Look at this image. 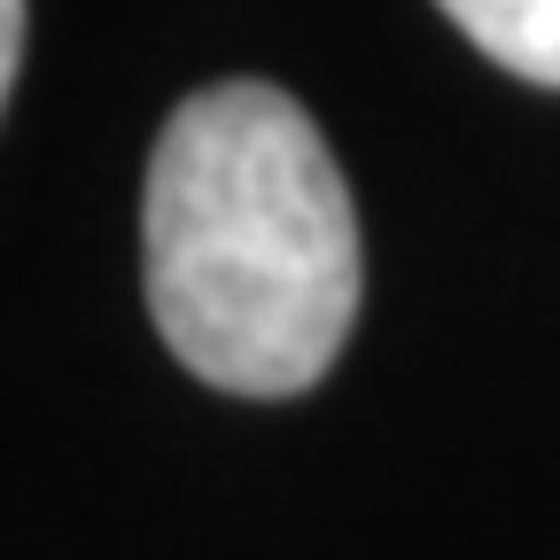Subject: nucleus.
I'll return each instance as SVG.
<instances>
[{"label":"nucleus","instance_id":"nucleus-1","mask_svg":"<svg viewBox=\"0 0 560 560\" xmlns=\"http://www.w3.org/2000/svg\"><path fill=\"white\" fill-rule=\"evenodd\" d=\"M140 280L172 359L226 397H304L359 319V210L296 94L202 86L140 195Z\"/></svg>","mask_w":560,"mask_h":560},{"label":"nucleus","instance_id":"nucleus-3","mask_svg":"<svg viewBox=\"0 0 560 560\" xmlns=\"http://www.w3.org/2000/svg\"><path fill=\"white\" fill-rule=\"evenodd\" d=\"M16 62H24V0H0V102L16 86Z\"/></svg>","mask_w":560,"mask_h":560},{"label":"nucleus","instance_id":"nucleus-2","mask_svg":"<svg viewBox=\"0 0 560 560\" xmlns=\"http://www.w3.org/2000/svg\"><path fill=\"white\" fill-rule=\"evenodd\" d=\"M436 9L529 86H560V0H436Z\"/></svg>","mask_w":560,"mask_h":560}]
</instances>
